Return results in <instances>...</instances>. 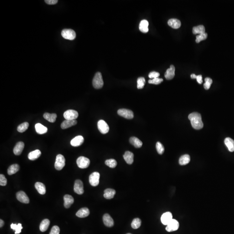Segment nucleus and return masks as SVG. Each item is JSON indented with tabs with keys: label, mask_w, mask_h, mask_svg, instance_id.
<instances>
[{
	"label": "nucleus",
	"mask_w": 234,
	"mask_h": 234,
	"mask_svg": "<svg viewBox=\"0 0 234 234\" xmlns=\"http://www.w3.org/2000/svg\"><path fill=\"white\" fill-rule=\"evenodd\" d=\"M29 126V123L27 122L22 123L17 127V131L20 133L24 132L28 129Z\"/></svg>",
	"instance_id": "f704fd0d"
},
{
	"label": "nucleus",
	"mask_w": 234,
	"mask_h": 234,
	"mask_svg": "<svg viewBox=\"0 0 234 234\" xmlns=\"http://www.w3.org/2000/svg\"><path fill=\"white\" fill-rule=\"evenodd\" d=\"M141 224H142L141 220L139 218H135L132 221L131 226L133 229H138L140 227Z\"/></svg>",
	"instance_id": "e433bc0d"
},
{
	"label": "nucleus",
	"mask_w": 234,
	"mask_h": 234,
	"mask_svg": "<svg viewBox=\"0 0 234 234\" xmlns=\"http://www.w3.org/2000/svg\"><path fill=\"white\" fill-rule=\"evenodd\" d=\"M190 161V157L188 154H185L181 156L179 159V163L180 165H185L189 164Z\"/></svg>",
	"instance_id": "c756f323"
},
{
	"label": "nucleus",
	"mask_w": 234,
	"mask_h": 234,
	"mask_svg": "<svg viewBox=\"0 0 234 234\" xmlns=\"http://www.w3.org/2000/svg\"><path fill=\"white\" fill-rule=\"evenodd\" d=\"M17 199L18 201L23 203L28 204L30 202L29 198L23 191H21L16 194Z\"/></svg>",
	"instance_id": "f8f14e48"
},
{
	"label": "nucleus",
	"mask_w": 234,
	"mask_h": 234,
	"mask_svg": "<svg viewBox=\"0 0 234 234\" xmlns=\"http://www.w3.org/2000/svg\"><path fill=\"white\" fill-rule=\"evenodd\" d=\"M76 120H66L63 121L62 123L61 124V128L63 129L68 128L71 127L72 126H74L77 124Z\"/></svg>",
	"instance_id": "4be33fe9"
},
{
	"label": "nucleus",
	"mask_w": 234,
	"mask_h": 234,
	"mask_svg": "<svg viewBox=\"0 0 234 234\" xmlns=\"http://www.w3.org/2000/svg\"><path fill=\"white\" fill-rule=\"evenodd\" d=\"M61 35L64 39L72 41L76 37V33L75 31L72 29H64L61 32Z\"/></svg>",
	"instance_id": "7ed1b4c3"
},
{
	"label": "nucleus",
	"mask_w": 234,
	"mask_h": 234,
	"mask_svg": "<svg viewBox=\"0 0 234 234\" xmlns=\"http://www.w3.org/2000/svg\"><path fill=\"white\" fill-rule=\"evenodd\" d=\"M98 128L100 132L102 134H106L109 130V127L105 121L100 120L98 122Z\"/></svg>",
	"instance_id": "1a4fd4ad"
},
{
	"label": "nucleus",
	"mask_w": 234,
	"mask_h": 234,
	"mask_svg": "<svg viewBox=\"0 0 234 234\" xmlns=\"http://www.w3.org/2000/svg\"><path fill=\"white\" fill-rule=\"evenodd\" d=\"M63 116L66 120H76L78 117V114L77 111L70 109V110H67L64 113Z\"/></svg>",
	"instance_id": "0eeeda50"
},
{
	"label": "nucleus",
	"mask_w": 234,
	"mask_h": 234,
	"mask_svg": "<svg viewBox=\"0 0 234 234\" xmlns=\"http://www.w3.org/2000/svg\"><path fill=\"white\" fill-rule=\"evenodd\" d=\"M25 147V144L22 142H19L16 144L14 148L13 151L14 153L16 155H21L22 153L23 148Z\"/></svg>",
	"instance_id": "dca6fc26"
},
{
	"label": "nucleus",
	"mask_w": 234,
	"mask_h": 234,
	"mask_svg": "<svg viewBox=\"0 0 234 234\" xmlns=\"http://www.w3.org/2000/svg\"><path fill=\"white\" fill-rule=\"evenodd\" d=\"M45 2L48 5H53L57 3L58 1L57 0H45Z\"/></svg>",
	"instance_id": "de8ad7c7"
},
{
	"label": "nucleus",
	"mask_w": 234,
	"mask_h": 234,
	"mask_svg": "<svg viewBox=\"0 0 234 234\" xmlns=\"http://www.w3.org/2000/svg\"><path fill=\"white\" fill-rule=\"evenodd\" d=\"M196 80L199 84H201L203 83V78L202 75H198L197 76L196 78Z\"/></svg>",
	"instance_id": "09e8293b"
},
{
	"label": "nucleus",
	"mask_w": 234,
	"mask_h": 234,
	"mask_svg": "<svg viewBox=\"0 0 234 234\" xmlns=\"http://www.w3.org/2000/svg\"><path fill=\"white\" fill-rule=\"evenodd\" d=\"M90 214L89 209L86 207L81 208L77 212L76 215L79 218H85L87 217Z\"/></svg>",
	"instance_id": "6ab92c4d"
},
{
	"label": "nucleus",
	"mask_w": 234,
	"mask_h": 234,
	"mask_svg": "<svg viewBox=\"0 0 234 234\" xmlns=\"http://www.w3.org/2000/svg\"><path fill=\"white\" fill-rule=\"evenodd\" d=\"M134 155L132 152L127 151L125 152L123 158L126 163L128 164H132L134 162Z\"/></svg>",
	"instance_id": "412c9836"
},
{
	"label": "nucleus",
	"mask_w": 234,
	"mask_h": 234,
	"mask_svg": "<svg viewBox=\"0 0 234 234\" xmlns=\"http://www.w3.org/2000/svg\"><path fill=\"white\" fill-rule=\"evenodd\" d=\"M118 115L128 119H132L134 118L133 112L129 109H120L118 111Z\"/></svg>",
	"instance_id": "6e6552de"
},
{
	"label": "nucleus",
	"mask_w": 234,
	"mask_h": 234,
	"mask_svg": "<svg viewBox=\"0 0 234 234\" xmlns=\"http://www.w3.org/2000/svg\"><path fill=\"white\" fill-rule=\"evenodd\" d=\"M205 83L204 84V87L206 90H208L210 88L211 85L213 83V80L210 78H206L205 79Z\"/></svg>",
	"instance_id": "79ce46f5"
},
{
	"label": "nucleus",
	"mask_w": 234,
	"mask_h": 234,
	"mask_svg": "<svg viewBox=\"0 0 234 234\" xmlns=\"http://www.w3.org/2000/svg\"><path fill=\"white\" fill-rule=\"evenodd\" d=\"M196 76H196V75H195V74H191V78H193V79H195V78H196Z\"/></svg>",
	"instance_id": "3c124183"
},
{
	"label": "nucleus",
	"mask_w": 234,
	"mask_h": 234,
	"mask_svg": "<svg viewBox=\"0 0 234 234\" xmlns=\"http://www.w3.org/2000/svg\"><path fill=\"white\" fill-rule=\"evenodd\" d=\"M41 152L39 150H36L31 151L28 154V158L31 160H35L41 156Z\"/></svg>",
	"instance_id": "b1692460"
},
{
	"label": "nucleus",
	"mask_w": 234,
	"mask_h": 234,
	"mask_svg": "<svg viewBox=\"0 0 234 234\" xmlns=\"http://www.w3.org/2000/svg\"><path fill=\"white\" fill-rule=\"evenodd\" d=\"M175 68L174 65H171L170 68H168L165 73V77L168 80H171L175 76Z\"/></svg>",
	"instance_id": "a211bd4d"
},
{
	"label": "nucleus",
	"mask_w": 234,
	"mask_h": 234,
	"mask_svg": "<svg viewBox=\"0 0 234 234\" xmlns=\"http://www.w3.org/2000/svg\"><path fill=\"white\" fill-rule=\"evenodd\" d=\"M76 163L78 168L81 169H85L88 168L90 164V161L88 158L81 156L77 159Z\"/></svg>",
	"instance_id": "39448f33"
},
{
	"label": "nucleus",
	"mask_w": 234,
	"mask_h": 234,
	"mask_svg": "<svg viewBox=\"0 0 234 234\" xmlns=\"http://www.w3.org/2000/svg\"><path fill=\"white\" fill-rule=\"evenodd\" d=\"M7 184V180L3 174L0 175V185L5 186Z\"/></svg>",
	"instance_id": "c03bdc74"
},
{
	"label": "nucleus",
	"mask_w": 234,
	"mask_h": 234,
	"mask_svg": "<svg viewBox=\"0 0 234 234\" xmlns=\"http://www.w3.org/2000/svg\"><path fill=\"white\" fill-rule=\"evenodd\" d=\"M50 224V221L48 219H45L41 222L40 225V229L42 232L46 231L48 229Z\"/></svg>",
	"instance_id": "7c9ffc66"
},
{
	"label": "nucleus",
	"mask_w": 234,
	"mask_h": 234,
	"mask_svg": "<svg viewBox=\"0 0 234 234\" xmlns=\"http://www.w3.org/2000/svg\"><path fill=\"white\" fill-rule=\"evenodd\" d=\"M4 224H5V222H4V221L1 219H0V227L1 228V227H3L4 226Z\"/></svg>",
	"instance_id": "8fccbe9b"
},
{
	"label": "nucleus",
	"mask_w": 234,
	"mask_h": 234,
	"mask_svg": "<svg viewBox=\"0 0 234 234\" xmlns=\"http://www.w3.org/2000/svg\"><path fill=\"white\" fill-rule=\"evenodd\" d=\"M179 228V223L177 220L173 219L167 225L166 230L168 232H172L177 230Z\"/></svg>",
	"instance_id": "9b49d317"
},
{
	"label": "nucleus",
	"mask_w": 234,
	"mask_h": 234,
	"mask_svg": "<svg viewBox=\"0 0 234 234\" xmlns=\"http://www.w3.org/2000/svg\"><path fill=\"white\" fill-rule=\"evenodd\" d=\"M149 77L150 78H158L160 76V73L157 72H152L149 74Z\"/></svg>",
	"instance_id": "49530a36"
},
{
	"label": "nucleus",
	"mask_w": 234,
	"mask_h": 234,
	"mask_svg": "<svg viewBox=\"0 0 234 234\" xmlns=\"http://www.w3.org/2000/svg\"><path fill=\"white\" fill-rule=\"evenodd\" d=\"M145 78L142 77H139L137 80V88L138 89H142L145 84Z\"/></svg>",
	"instance_id": "58836bf2"
},
{
	"label": "nucleus",
	"mask_w": 234,
	"mask_h": 234,
	"mask_svg": "<svg viewBox=\"0 0 234 234\" xmlns=\"http://www.w3.org/2000/svg\"><path fill=\"white\" fill-rule=\"evenodd\" d=\"M35 128L37 132L40 134L46 133L48 130V129L47 127L40 123H37L35 124Z\"/></svg>",
	"instance_id": "393cba45"
},
{
	"label": "nucleus",
	"mask_w": 234,
	"mask_h": 234,
	"mask_svg": "<svg viewBox=\"0 0 234 234\" xmlns=\"http://www.w3.org/2000/svg\"><path fill=\"white\" fill-rule=\"evenodd\" d=\"M168 25L174 29H178L181 26V22L177 19H170L168 21Z\"/></svg>",
	"instance_id": "aec40b11"
},
{
	"label": "nucleus",
	"mask_w": 234,
	"mask_h": 234,
	"mask_svg": "<svg viewBox=\"0 0 234 234\" xmlns=\"http://www.w3.org/2000/svg\"><path fill=\"white\" fill-rule=\"evenodd\" d=\"M20 169L19 165L17 164H14L11 165L7 170V174L9 175L14 174L18 172Z\"/></svg>",
	"instance_id": "473e14b6"
},
{
	"label": "nucleus",
	"mask_w": 234,
	"mask_h": 234,
	"mask_svg": "<svg viewBox=\"0 0 234 234\" xmlns=\"http://www.w3.org/2000/svg\"><path fill=\"white\" fill-rule=\"evenodd\" d=\"M103 221L104 225L108 227H112L114 224L113 219L108 214H105L104 215Z\"/></svg>",
	"instance_id": "2eb2a0df"
},
{
	"label": "nucleus",
	"mask_w": 234,
	"mask_h": 234,
	"mask_svg": "<svg viewBox=\"0 0 234 234\" xmlns=\"http://www.w3.org/2000/svg\"><path fill=\"white\" fill-rule=\"evenodd\" d=\"M130 143L136 148H140L142 146L143 143L141 140L135 137H131L129 140Z\"/></svg>",
	"instance_id": "a878e982"
},
{
	"label": "nucleus",
	"mask_w": 234,
	"mask_h": 234,
	"mask_svg": "<svg viewBox=\"0 0 234 234\" xmlns=\"http://www.w3.org/2000/svg\"><path fill=\"white\" fill-rule=\"evenodd\" d=\"M74 191L78 195H82L84 193V186L82 182L79 179L75 181L74 185Z\"/></svg>",
	"instance_id": "9d476101"
},
{
	"label": "nucleus",
	"mask_w": 234,
	"mask_h": 234,
	"mask_svg": "<svg viewBox=\"0 0 234 234\" xmlns=\"http://www.w3.org/2000/svg\"><path fill=\"white\" fill-rule=\"evenodd\" d=\"M84 141L83 137L81 135H79L72 139L70 142V144L73 147H78L82 145L84 142Z\"/></svg>",
	"instance_id": "4468645a"
},
{
	"label": "nucleus",
	"mask_w": 234,
	"mask_h": 234,
	"mask_svg": "<svg viewBox=\"0 0 234 234\" xmlns=\"http://www.w3.org/2000/svg\"><path fill=\"white\" fill-rule=\"evenodd\" d=\"M93 86L96 89H100L104 85V82L101 72H97L95 74L92 81Z\"/></svg>",
	"instance_id": "f03ea898"
},
{
	"label": "nucleus",
	"mask_w": 234,
	"mask_h": 234,
	"mask_svg": "<svg viewBox=\"0 0 234 234\" xmlns=\"http://www.w3.org/2000/svg\"><path fill=\"white\" fill-rule=\"evenodd\" d=\"M11 227L13 230L15 231V234H20L21 231L22 229H23L22 225L21 223L18 224V225L12 223L11 225Z\"/></svg>",
	"instance_id": "c9c22d12"
},
{
	"label": "nucleus",
	"mask_w": 234,
	"mask_h": 234,
	"mask_svg": "<svg viewBox=\"0 0 234 234\" xmlns=\"http://www.w3.org/2000/svg\"><path fill=\"white\" fill-rule=\"evenodd\" d=\"M188 118L191 122L192 127L195 129L199 130L203 127L201 114L199 113H192L189 115Z\"/></svg>",
	"instance_id": "f257e3e1"
},
{
	"label": "nucleus",
	"mask_w": 234,
	"mask_h": 234,
	"mask_svg": "<svg viewBox=\"0 0 234 234\" xmlns=\"http://www.w3.org/2000/svg\"><path fill=\"white\" fill-rule=\"evenodd\" d=\"M116 193V191L112 189H105L104 194V197L106 199H112Z\"/></svg>",
	"instance_id": "c85d7f7f"
},
{
	"label": "nucleus",
	"mask_w": 234,
	"mask_h": 234,
	"mask_svg": "<svg viewBox=\"0 0 234 234\" xmlns=\"http://www.w3.org/2000/svg\"><path fill=\"white\" fill-rule=\"evenodd\" d=\"M156 147L158 153L160 155L163 154L164 152V148L163 144L160 142H158L156 144Z\"/></svg>",
	"instance_id": "a19ab883"
},
{
	"label": "nucleus",
	"mask_w": 234,
	"mask_h": 234,
	"mask_svg": "<svg viewBox=\"0 0 234 234\" xmlns=\"http://www.w3.org/2000/svg\"><path fill=\"white\" fill-rule=\"evenodd\" d=\"M163 81V79L159 78H153V79H150L149 80L148 82L150 84H153L155 85H158L160 84Z\"/></svg>",
	"instance_id": "37998d69"
},
{
	"label": "nucleus",
	"mask_w": 234,
	"mask_h": 234,
	"mask_svg": "<svg viewBox=\"0 0 234 234\" xmlns=\"http://www.w3.org/2000/svg\"><path fill=\"white\" fill-rule=\"evenodd\" d=\"M207 37H208V34L207 33H202L201 34H199L196 37V42L197 43H199L202 41L205 40V39H207Z\"/></svg>",
	"instance_id": "ea45409f"
},
{
	"label": "nucleus",
	"mask_w": 234,
	"mask_h": 234,
	"mask_svg": "<svg viewBox=\"0 0 234 234\" xmlns=\"http://www.w3.org/2000/svg\"><path fill=\"white\" fill-rule=\"evenodd\" d=\"M131 234V233H128V234Z\"/></svg>",
	"instance_id": "603ef678"
},
{
	"label": "nucleus",
	"mask_w": 234,
	"mask_h": 234,
	"mask_svg": "<svg viewBox=\"0 0 234 234\" xmlns=\"http://www.w3.org/2000/svg\"><path fill=\"white\" fill-rule=\"evenodd\" d=\"M224 143L227 146L229 151L230 152L234 151V140L230 138H227L225 139Z\"/></svg>",
	"instance_id": "bb28decb"
},
{
	"label": "nucleus",
	"mask_w": 234,
	"mask_h": 234,
	"mask_svg": "<svg viewBox=\"0 0 234 234\" xmlns=\"http://www.w3.org/2000/svg\"><path fill=\"white\" fill-rule=\"evenodd\" d=\"M64 207L68 209L74 203V199L73 197L69 195H66L64 196Z\"/></svg>",
	"instance_id": "f3484780"
},
{
	"label": "nucleus",
	"mask_w": 234,
	"mask_h": 234,
	"mask_svg": "<svg viewBox=\"0 0 234 234\" xmlns=\"http://www.w3.org/2000/svg\"><path fill=\"white\" fill-rule=\"evenodd\" d=\"M105 164L107 166L109 167V168H114L116 167L117 165V162L115 160L113 159L107 160L105 161Z\"/></svg>",
	"instance_id": "4c0bfd02"
},
{
	"label": "nucleus",
	"mask_w": 234,
	"mask_h": 234,
	"mask_svg": "<svg viewBox=\"0 0 234 234\" xmlns=\"http://www.w3.org/2000/svg\"><path fill=\"white\" fill-rule=\"evenodd\" d=\"M149 23L148 21L143 20L140 21L139 25V30L143 33H147L149 31Z\"/></svg>",
	"instance_id": "5701e85b"
},
{
	"label": "nucleus",
	"mask_w": 234,
	"mask_h": 234,
	"mask_svg": "<svg viewBox=\"0 0 234 234\" xmlns=\"http://www.w3.org/2000/svg\"><path fill=\"white\" fill-rule=\"evenodd\" d=\"M100 174L97 172L92 173L89 177V182L90 184L93 186H96L99 183Z\"/></svg>",
	"instance_id": "423d86ee"
},
{
	"label": "nucleus",
	"mask_w": 234,
	"mask_h": 234,
	"mask_svg": "<svg viewBox=\"0 0 234 234\" xmlns=\"http://www.w3.org/2000/svg\"><path fill=\"white\" fill-rule=\"evenodd\" d=\"M65 165V159L62 154H58L56 157L55 163V169L58 170H60L63 169Z\"/></svg>",
	"instance_id": "20e7f679"
},
{
	"label": "nucleus",
	"mask_w": 234,
	"mask_h": 234,
	"mask_svg": "<svg viewBox=\"0 0 234 234\" xmlns=\"http://www.w3.org/2000/svg\"><path fill=\"white\" fill-rule=\"evenodd\" d=\"M193 33L194 34H201L205 33V28L203 25H199L193 27Z\"/></svg>",
	"instance_id": "72a5a7b5"
},
{
	"label": "nucleus",
	"mask_w": 234,
	"mask_h": 234,
	"mask_svg": "<svg viewBox=\"0 0 234 234\" xmlns=\"http://www.w3.org/2000/svg\"><path fill=\"white\" fill-rule=\"evenodd\" d=\"M35 188L40 194L44 195L46 193V189L45 185L40 182H37L35 184Z\"/></svg>",
	"instance_id": "cd10ccee"
},
{
	"label": "nucleus",
	"mask_w": 234,
	"mask_h": 234,
	"mask_svg": "<svg viewBox=\"0 0 234 234\" xmlns=\"http://www.w3.org/2000/svg\"><path fill=\"white\" fill-rule=\"evenodd\" d=\"M60 228L57 225H55L52 228L51 232L49 234H60Z\"/></svg>",
	"instance_id": "a18cd8bd"
},
{
	"label": "nucleus",
	"mask_w": 234,
	"mask_h": 234,
	"mask_svg": "<svg viewBox=\"0 0 234 234\" xmlns=\"http://www.w3.org/2000/svg\"><path fill=\"white\" fill-rule=\"evenodd\" d=\"M43 117L48 122L51 123H54L56 121L57 115L55 113L50 114L49 113H45L43 114Z\"/></svg>",
	"instance_id": "2f4dec72"
},
{
	"label": "nucleus",
	"mask_w": 234,
	"mask_h": 234,
	"mask_svg": "<svg viewBox=\"0 0 234 234\" xmlns=\"http://www.w3.org/2000/svg\"><path fill=\"white\" fill-rule=\"evenodd\" d=\"M173 215L170 212H166L162 215L161 221L164 225H168L173 219Z\"/></svg>",
	"instance_id": "ddd939ff"
}]
</instances>
